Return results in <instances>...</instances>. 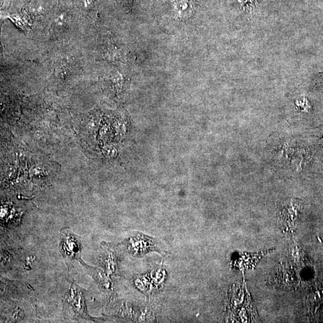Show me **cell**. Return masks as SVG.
Returning <instances> with one entry per match:
<instances>
[{"mask_svg": "<svg viewBox=\"0 0 323 323\" xmlns=\"http://www.w3.org/2000/svg\"><path fill=\"white\" fill-rule=\"evenodd\" d=\"M76 2L82 9L90 10L94 6V0H77Z\"/></svg>", "mask_w": 323, "mask_h": 323, "instance_id": "cell-5", "label": "cell"}, {"mask_svg": "<svg viewBox=\"0 0 323 323\" xmlns=\"http://www.w3.org/2000/svg\"><path fill=\"white\" fill-rule=\"evenodd\" d=\"M64 303V311L71 317L94 322V319L88 313L84 290L76 282L71 283L65 294Z\"/></svg>", "mask_w": 323, "mask_h": 323, "instance_id": "cell-1", "label": "cell"}, {"mask_svg": "<svg viewBox=\"0 0 323 323\" xmlns=\"http://www.w3.org/2000/svg\"><path fill=\"white\" fill-rule=\"evenodd\" d=\"M79 262L83 266V267L85 268V271H87L89 275L92 277V278L98 284L99 288H102L103 290L107 289L108 287H108L107 282H108V281L106 279V277H105V274L102 272V270L99 268L88 265L82 259L80 260Z\"/></svg>", "mask_w": 323, "mask_h": 323, "instance_id": "cell-3", "label": "cell"}, {"mask_svg": "<svg viewBox=\"0 0 323 323\" xmlns=\"http://www.w3.org/2000/svg\"><path fill=\"white\" fill-rule=\"evenodd\" d=\"M116 1L120 4L125 5H129L132 2V0H116Z\"/></svg>", "mask_w": 323, "mask_h": 323, "instance_id": "cell-6", "label": "cell"}, {"mask_svg": "<svg viewBox=\"0 0 323 323\" xmlns=\"http://www.w3.org/2000/svg\"><path fill=\"white\" fill-rule=\"evenodd\" d=\"M174 8L180 16L189 15L192 10L190 0H174Z\"/></svg>", "mask_w": 323, "mask_h": 323, "instance_id": "cell-4", "label": "cell"}, {"mask_svg": "<svg viewBox=\"0 0 323 323\" xmlns=\"http://www.w3.org/2000/svg\"><path fill=\"white\" fill-rule=\"evenodd\" d=\"M59 251L68 266L74 261H79L81 259V239L69 228H65L61 231Z\"/></svg>", "mask_w": 323, "mask_h": 323, "instance_id": "cell-2", "label": "cell"}]
</instances>
